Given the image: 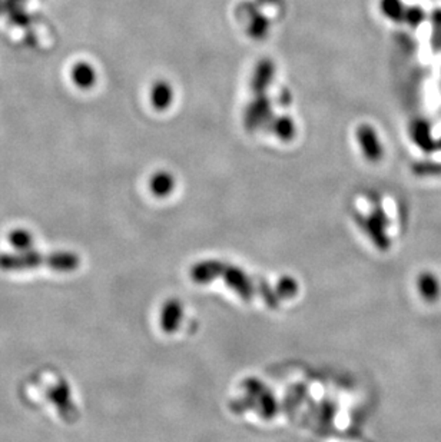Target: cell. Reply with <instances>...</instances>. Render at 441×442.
Returning a JSON list of instances; mask_svg holds the SVG:
<instances>
[{
  "mask_svg": "<svg viewBox=\"0 0 441 442\" xmlns=\"http://www.w3.org/2000/svg\"><path fill=\"white\" fill-rule=\"evenodd\" d=\"M0 9H2V0H0Z\"/></svg>",
  "mask_w": 441,
  "mask_h": 442,
  "instance_id": "ffe728a7",
  "label": "cell"
},
{
  "mask_svg": "<svg viewBox=\"0 0 441 442\" xmlns=\"http://www.w3.org/2000/svg\"><path fill=\"white\" fill-rule=\"evenodd\" d=\"M271 114H272V102L270 99V96L267 93L257 95L254 97V101L248 105L247 112H245L243 125L248 130L259 129L271 119Z\"/></svg>",
  "mask_w": 441,
  "mask_h": 442,
  "instance_id": "7a4b0ae2",
  "label": "cell"
},
{
  "mask_svg": "<svg viewBox=\"0 0 441 442\" xmlns=\"http://www.w3.org/2000/svg\"><path fill=\"white\" fill-rule=\"evenodd\" d=\"M174 185H175V181L169 172H158L151 177L150 181V188L152 193L156 196L169 195Z\"/></svg>",
  "mask_w": 441,
  "mask_h": 442,
  "instance_id": "8fae6325",
  "label": "cell"
},
{
  "mask_svg": "<svg viewBox=\"0 0 441 442\" xmlns=\"http://www.w3.org/2000/svg\"><path fill=\"white\" fill-rule=\"evenodd\" d=\"M374 208L370 217H364L361 214H355L357 222L361 225V228L367 232V235L371 238L375 247L380 251H387L390 248V239L385 232V226L388 225V218L385 212L377 201H374Z\"/></svg>",
  "mask_w": 441,
  "mask_h": 442,
  "instance_id": "6da1fadb",
  "label": "cell"
},
{
  "mask_svg": "<svg viewBox=\"0 0 441 442\" xmlns=\"http://www.w3.org/2000/svg\"><path fill=\"white\" fill-rule=\"evenodd\" d=\"M272 132L275 136L283 142H291L297 136V126L296 121H294L288 114H283L274 119L272 122Z\"/></svg>",
  "mask_w": 441,
  "mask_h": 442,
  "instance_id": "9c48e42d",
  "label": "cell"
},
{
  "mask_svg": "<svg viewBox=\"0 0 441 442\" xmlns=\"http://www.w3.org/2000/svg\"><path fill=\"white\" fill-rule=\"evenodd\" d=\"M275 76V63L270 58L261 59L254 68L251 77V90L257 95H265Z\"/></svg>",
  "mask_w": 441,
  "mask_h": 442,
  "instance_id": "277c9868",
  "label": "cell"
},
{
  "mask_svg": "<svg viewBox=\"0 0 441 442\" xmlns=\"http://www.w3.org/2000/svg\"><path fill=\"white\" fill-rule=\"evenodd\" d=\"M413 172L418 176L441 175V162H420L413 167Z\"/></svg>",
  "mask_w": 441,
  "mask_h": 442,
  "instance_id": "5bb4252c",
  "label": "cell"
},
{
  "mask_svg": "<svg viewBox=\"0 0 441 442\" xmlns=\"http://www.w3.org/2000/svg\"><path fill=\"white\" fill-rule=\"evenodd\" d=\"M150 101L155 110H167L174 102V89L168 80H156L151 88Z\"/></svg>",
  "mask_w": 441,
  "mask_h": 442,
  "instance_id": "8992f818",
  "label": "cell"
},
{
  "mask_svg": "<svg viewBox=\"0 0 441 442\" xmlns=\"http://www.w3.org/2000/svg\"><path fill=\"white\" fill-rule=\"evenodd\" d=\"M412 136H413V140L424 152H433L437 149V146L431 138L430 126L427 122L424 121L414 122L412 126Z\"/></svg>",
  "mask_w": 441,
  "mask_h": 442,
  "instance_id": "ba28073f",
  "label": "cell"
},
{
  "mask_svg": "<svg viewBox=\"0 0 441 442\" xmlns=\"http://www.w3.org/2000/svg\"><path fill=\"white\" fill-rule=\"evenodd\" d=\"M424 19H426V13L420 8V6H410L405 8L404 13V22L410 25L412 27H418Z\"/></svg>",
  "mask_w": 441,
  "mask_h": 442,
  "instance_id": "9a60e30c",
  "label": "cell"
},
{
  "mask_svg": "<svg viewBox=\"0 0 441 442\" xmlns=\"http://www.w3.org/2000/svg\"><path fill=\"white\" fill-rule=\"evenodd\" d=\"M278 101L283 106H289L291 102H292V97H291V93L287 90V89H283L280 96H278Z\"/></svg>",
  "mask_w": 441,
  "mask_h": 442,
  "instance_id": "d6986e66",
  "label": "cell"
},
{
  "mask_svg": "<svg viewBox=\"0 0 441 442\" xmlns=\"http://www.w3.org/2000/svg\"><path fill=\"white\" fill-rule=\"evenodd\" d=\"M357 140L361 146V151L366 156V159L371 163H377L384 156V147L383 143L379 139L377 132L371 125L363 123L357 127L355 130Z\"/></svg>",
  "mask_w": 441,
  "mask_h": 442,
  "instance_id": "3957f363",
  "label": "cell"
},
{
  "mask_svg": "<svg viewBox=\"0 0 441 442\" xmlns=\"http://www.w3.org/2000/svg\"><path fill=\"white\" fill-rule=\"evenodd\" d=\"M9 241L13 245V248L19 251H27L32 247L34 238H32V235L27 231H25V229H16V231L10 232Z\"/></svg>",
  "mask_w": 441,
  "mask_h": 442,
  "instance_id": "4fadbf2b",
  "label": "cell"
},
{
  "mask_svg": "<svg viewBox=\"0 0 441 442\" xmlns=\"http://www.w3.org/2000/svg\"><path fill=\"white\" fill-rule=\"evenodd\" d=\"M9 16H10L12 23L18 25V26H27L30 23V16L22 8L10 12Z\"/></svg>",
  "mask_w": 441,
  "mask_h": 442,
  "instance_id": "e0dca14e",
  "label": "cell"
},
{
  "mask_svg": "<svg viewBox=\"0 0 441 442\" xmlns=\"http://www.w3.org/2000/svg\"><path fill=\"white\" fill-rule=\"evenodd\" d=\"M380 10L391 22L403 23L405 6L401 0H380Z\"/></svg>",
  "mask_w": 441,
  "mask_h": 442,
  "instance_id": "7c38bea8",
  "label": "cell"
},
{
  "mask_svg": "<svg viewBox=\"0 0 441 442\" xmlns=\"http://www.w3.org/2000/svg\"><path fill=\"white\" fill-rule=\"evenodd\" d=\"M417 289H418L420 297L429 304L437 302L441 297V282H440L438 278L430 271H424L422 273L418 275Z\"/></svg>",
  "mask_w": 441,
  "mask_h": 442,
  "instance_id": "5b68a950",
  "label": "cell"
},
{
  "mask_svg": "<svg viewBox=\"0 0 441 442\" xmlns=\"http://www.w3.org/2000/svg\"><path fill=\"white\" fill-rule=\"evenodd\" d=\"M271 22L265 14L259 12L251 13V21L248 25V35L255 40H263L268 36Z\"/></svg>",
  "mask_w": 441,
  "mask_h": 442,
  "instance_id": "30bf717a",
  "label": "cell"
},
{
  "mask_svg": "<svg viewBox=\"0 0 441 442\" xmlns=\"http://www.w3.org/2000/svg\"><path fill=\"white\" fill-rule=\"evenodd\" d=\"M431 21H433V26H434L433 46H434V49H441V9H437L433 12Z\"/></svg>",
  "mask_w": 441,
  "mask_h": 442,
  "instance_id": "2e32d148",
  "label": "cell"
},
{
  "mask_svg": "<svg viewBox=\"0 0 441 442\" xmlns=\"http://www.w3.org/2000/svg\"><path fill=\"white\" fill-rule=\"evenodd\" d=\"M23 2H25V0H5V2L2 3V9L10 13V12H13L16 9H21Z\"/></svg>",
  "mask_w": 441,
  "mask_h": 442,
  "instance_id": "ac0fdd59",
  "label": "cell"
},
{
  "mask_svg": "<svg viewBox=\"0 0 441 442\" xmlns=\"http://www.w3.org/2000/svg\"><path fill=\"white\" fill-rule=\"evenodd\" d=\"M71 79L79 89L88 90L96 85L97 75L91 63L78 62L73 64L71 71Z\"/></svg>",
  "mask_w": 441,
  "mask_h": 442,
  "instance_id": "52a82bcc",
  "label": "cell"
}]
</instances>
